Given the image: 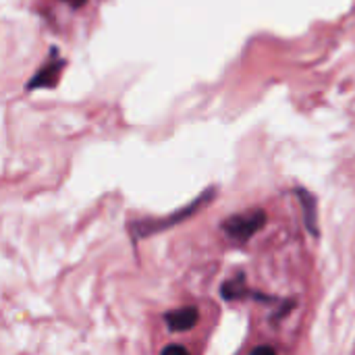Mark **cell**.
Segmentation results:
<instances>
[{
	"mask_svg": "<svg viewBox=\"0 0 355 355\" xmlns=\"http://www.w3.org/2000/svg\"><path fill=\"white\" fill-rule=\"evenodd\" d=\"M220 293H223L225 300H239V297H245V295L250 293L248 287H245V277H243V275H237L233 281H229V283L223 285Z\"/></svg>",
	"mask_w": 355,
	"mask_h": 355,
	"instance_id": "6",
	"label": "cell"
},
{
	"mask_svg": "<svg viewBox=\"0 0 355 355\" xmlns=\"http://www.w3.org/2000/svg\"><path fill=\"white\" fill-rule=\"evenodd\" d=\"M64 67L62 58H48V62L35 73V77L29 79L27 89H37V87H52L58 81V75Z\"/></svg>",
	"mask_w": 355,
	"mask_h": 355,
	"instance_id": "3",
	"label": "cell"
},
{
	"mask_svg": "<svg viewBox=\"0 0 355 355\" xmlns=\"http://www.w3.org/2000/svg\"><path fill=\"white\" fill-rule=\"evenodd\" d=\"M297 198H300V202H302L306 227L310 229L312 235L318 237V202H316V198H314L308 189H304V187L297 189Z\"/></svg>",
	"mask_w": 355,
	"mask_h": 355,
	"instance_id": "5",
	"label": "cell"
},
{
	"mask_svg": "<svg viewBox=\"0 0 355 355\" xmlns=\"http://www.w3.org/2000/svg\"><path fill=\"white\" fill-rule=\"evenodd\" d=\"M198 318H200V312L196 308H181V310L168 312L164 316V322L173 333H183V331L193 329L198 324Z\"/></svg>",
	"mask_w": 355,
	"mask_h": 355,
	"instance_id": "4",
	"label": "cell"
},
{
	"mask_svg": "<svg viewBox=\"0 0 355 355\" xmlns=\"http://www.w3.org/2000/svg\"><path fill=\"white\" fill-rule=\"evenodd\" d=\"M258 354H268V355H275L277 354V349L275 347H256L252 355H258Z\"/></svg>",
	"mask_w": 355,
	"mask_h": 355,
	"instance_id": "8",
	"label": "cell"
},
{
	"mask_svg": "<svg viewBox=\"0 0 355 355\" xmlns=\"http://www.w3.org/2000/svg\"><path fill=\"white\" fill-rule=\"evenodd\" d=\"M266 225V212L256 208V210H250V212H243V214H235V216H229L223 220V231L239 241V243H245L252 235H256L262 227Z\"/></svg>",
	"mask_w": 355,
	"mask_h": 355,
	"instance_id": "2",
	"label": "cell"
},
{
	"mask_svg": "<svg viewBox=\"0 0 355 355\" xmlns=\"http://www.w3.org/2000/svg\"><path fill=\"white\" fill-rule=\"evenodd\" d=\"M212 196H214V189H208L204 196H200V198H198L196 202H191L187 208H183V210L175 212V214H173V216H168V218L135 220V223H131V225H129L131 235H135L137 239H141V237L154 235V233H158V231H164V229H168V227H173V225H177V223H181V220H185V218H187V216H191L193 212H198V210L202 208V204H206V202H210V200H212Z\"/></svg>",
	"mask_w": 355,
	"mask_h": 355,
	"instance_id": "1",
	"label": "cell"
},
{
	"mask_svg": "<svg viewBox=\"0 0 355 355\" xmlns=\"http://www.w3.org/2000/svg\"><path fill=\"white\" fill-rule=\"evenodd\" d=\"M168 354L187 355L189 352H187L185 347H181V345H168V347H164V349H162V355H168Z\"/></svg>",
	"mask_w": 355,
	"mask_h": 355,
	"instance_id": "7",
	"label": "cell"
}]
</instances>
